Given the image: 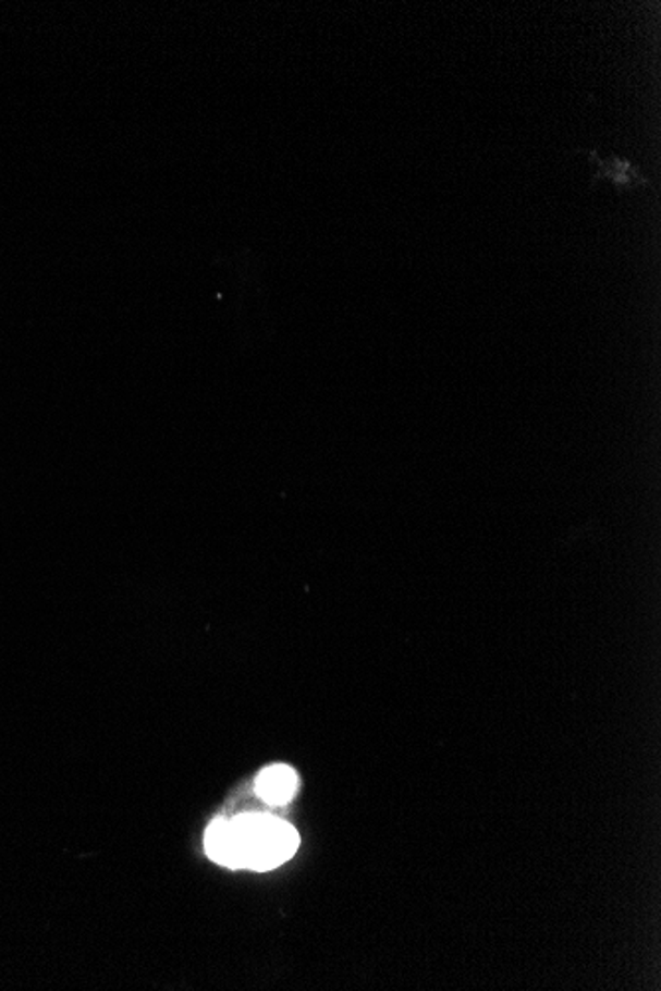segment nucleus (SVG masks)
<instances>
[{"instance_id":"obj_3","label":"nucleus","mask_w":661,"mask_h":991,"mask_svg":"<svg viewBox=\"0 0 661 991\" xmlns=\"http://www.w3.org/2000/svg\"><path fill=\"white\" fill-rule=\"evenodd\" d=\"M299 786L297 774L290 766L276 764L264 768L260 776L256 778V794L268 802L270 806L287 804Z\"/></svg>"},{"instance_id":"obj_1","label":"nucleus","mask_w":661,"mask_h":991,"mask_svg":"<svg viewBox=\"0 0 661 991\" xmlns=\"http://www.w3.org/2000/svg\"><path fill=\"white\" fill-rule=\"evenodd\" d=\"M205 847L212 861L230 869L270 871L292 859L299 835L287 821L270 813H240L230 821H212Z\"/></svg>"},{"instance_id":"obj_2","label":"nucleus","mask_w":661,"mask_h":991,"mask_svg":"<svg viewBox=\"0 0 661 991\" xmlns=\"http://www.w3.org/2000/svg\"><path fill=\"white\" fill-rule=\"evenodd\" d=\"M588 159L598 169V173L592 176V188H597L598 183H612L619 191H634L640 186H650V181L641 176L636 164L612 157V159H600L597 152H588Z\"/></svg>"}]
</instances>
